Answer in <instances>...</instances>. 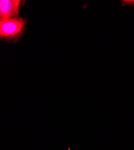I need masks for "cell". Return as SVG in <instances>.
Masks as SVG:
<instances>
[{"label":"cell","mask_w":134,"mask_h":150,"mask_svg":"<svg viewBox=\"0 0 134 150\" xmlns=\"http://www.w3.org/2000/svg\"><path fill=\"white\" fill-rule=\"evenodd\" d=\"M27 27L24 18L11 19L0 22V37L7 42H15L22 37Z\"/></svg>","instance_id":"1"},{"label":"cell","mask_w":134,"mask_h":150,"mask_svg":"<svg viewBox=\"0 0 134 150\" xmlns=\"http://www.w3.org/2000/svg\"><path fill=\"white\" fill-rule=\"evenodd\" d=\"M21 1L1 0L0 1V20L1 21L19 18Z\"/></svg>","instance_id":"2"},{"label":"cell","mask_w":134,"mask_h":150,"mask_svg":"<svg viewBox=\"0 0 134 150\" xmlns=\"http://www.w3.org/2000/svg\"><path fill=\"white\" fill-rule=\"evenodd\" d=\"M122 3L123 4H134V1H123Z\"/></svg>","instance_id":"3"}]
</instances>
